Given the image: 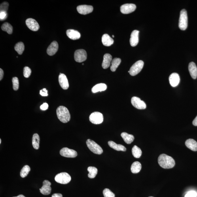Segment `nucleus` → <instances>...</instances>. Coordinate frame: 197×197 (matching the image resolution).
Masks as SVG:
<instances>
[{"label":"nucleus","mask_w":197,"mask_h":197,"mask_svg":"<svg viewBox=\"0 0 197 197\" xmlns=\"http://www.w3.org/2000/svg\"><path fill=\"white\" fill-rule=\"evenodd\" d=\"M158 162L160 166L164 169L172 168L175 165L173 158L164 154H160L158 158Z\"/></svg>","instance_id":"obj_1"},{"label":"nucleus","mask_w":197,"mask_h":197,"mask_svg":"<svg viewBox=\"0 0 197 197\" xmlns=\"http://www.w3.org/2000/svg\"><path fill=\"white\" fill-rule=\"evenodd\" d=\"M57 116L59 120L63 123H66L70 121L71 119V115L67 108L60 106L56 110Z\"/></svg>","instance_id":"obj_2"},{"label":"nucleus","mask_w":197,"mask_h":197,"mask_svg":"<svg viewBox=\"0 0 197 197\" xmlns=\"http://www.w3.org/2000/svg\"><path fill=\"white\" fill-rule=\"evenodd\" d=\"M179 26L182 30H185L188 26V16L187 11L185 9L181 10L179 20Z\"/></svg>","instance_id":"obj_3"},{"label":"nucleus","mask_w":197,"mask_h":197,"mask_svg":"<svg viewBox=\"0 0 197 197\" xmlns=\"http://www.w3.org/2000/svg\"><path fill=\"white\" fill-rule=\"evenodd\" d=\"M86 144L89 149L94 153L101 154L103 153V150L102 148L94 141L88 139L86 141Z\"/></svg>","instance_id":"obj_4"},{"label":"nucleus","mask_w":197,"mask_h":197,"mask_svg":"<svg viewBox=\"0 0 197 197\" xmlns=\"http://www.w3.org/2000/svg\"><path fill=\"white\" fill-rule=\"evenodd\" d=\"M71 179L70 176L66 172L59 173L55 177V180L57 183L63 184L68 183Z\"/></svg>","instance_id":"obj_5"},{"label":"nucleus","mask_w":197,"mask_h":197,"mask_svg":"<svg viewBox=\"0 0 197 197\" xmlns=\"http://www.w3.org/2000/svg\"><path fill=\"white\" fill-rule=\"evenodd\" d=\"M144 63L143 61L139 60L133 64L129 71V73L131 76H134L137 75L143 69Z\"/></svg>","instance_id":"obj_6"},{"label":"nucleus","mask_w":197,"mask_h":197,"mask_svg":"<svg viewBox=\"0 0 197 197\" xmlns=\"http://www.w3.org/2000/svg\"><path fill=\"white\" fill-rule=\"evenodd\" d=\"M89 120L93 124H100L103 121V116L101 113L98 112H95L91 114Z\"/></svg>","instance_id":"obj_7"},{"label":"nucleus","mask_w":197,"mask_h":197,"mask_svg":"<svg viewBox=\"0 0 197 197\" xmlns=\"http://www.w3.org/2000/svg\"><path fill=\"white\" fill-rule=\"evenodd\" d=\"M74 59L75 61L78 63H82L86 61L87 59L86 50L84 49L76 50L74 54Z\"/></svg>","instance_id":"obj_8"},{"label":"nucleus","mask_w":197,"mask_h":197,"mask_svg":"<svg viewBox=\"0 0 197 197\" xmlns=\"http://www.w3.org/2000/svg\"><path fill=\"white\" fill-rule=\"evenodd\" d=\"M131 103L135 108L139 110H144L146 109L147 105L144 101H141L139 97L134 96L131 99Z\"/></svg>","instance_id":"obj_9"},{"label":"nucleus","mask_w":197,"mask_h":197,"mask_svg":"<svg viewBox=\"0 0 197 197\" xmlns=\"http://www.w3.org/2000/svg\"><path fill=\"white\" fill-rule=\"evenodd\" d=\"M61 156L67 158H75L77 155V152L75 150L67 148H62L60 152Z\"/></svg>","instance_id":"obj_10"},{"label":"nucleus","mask_w":197,"mask_h":197,"mask_svg":"<svg viewBox=\"0 0 197 197\" xmlns=\"http://www.w3.org/2000/svg\"><path fill=\"white\" fill-rule=\"evenodd\" d=\"M136 6L133 4H125L122 5L120 8V12L124 14L131 13L136 9Z\"/></svg>","instance_id":"obj_11"},{"label":"nucleus","mask_w":197,"mask_h":197,"mask_svg":"<svg viewBox=\"0 0 197 197\" xmlns=\"http://www.w3.org/2000/svg\"><path fill=\"white\" fill-rule=\"evenodd\" d=\"M51 185V183L49 181L45 180L43 183V185L40 189V192L41 193L44 195H49L51 192L52 188L50 186Z\"/></svg>","instance_id":"obj_12"},{"label":"nucleus","mask_w":197,"mask_h":197,"mask_svg":"<svg viewBox=\"0 0 197 197\" xmlns=\"http://www.w3.org/2000/svg\"><path fill=\"white\" fill-rule=\"evenodd\" d=\"M26 24L27 27L33 31H37L40 29V26L35 19L28 18L26 21Z\"/></svg>","instance_id":"obj_13"},{"label":"nucleus","mask_w":197,"mask_h":197,"mask_svg":"<svg viewBox=\"0 0 197 197\" xmlns=\"http://www.w3.org/2000/svg\"><path fill=\"white\" fill-rule=\"evenodd\" d=\"M77 10L80 14L86 15L93 12V7L91 6L82 5L77 6Z\"/></svg>","instance_id":"obj_14"},{"label":"nucleus","mask_w":197,"mask_h":197,"mask_svg":"<svg viewBox=\"0 0 197 197\" xmlns=\"http://www.w3.org/2000/svg\"><path fill=\"white\" fill-rule=\"evenodd\" d=\"M59 81L61 87L63 89L67 90L69 87V84L67 76L64 74H60L59 77Z\"/></svg>","instance_id":"obj_15"},{"label":"nucleus","mask_w":197,"mask_h":197,"mask_svg":"<svg viewBox=\"0 0 197 197\" xmlns=\"http://www.w3.org/2000/svg\"><path fill=\"white\" fill-rule=\"evenodd\" d=\"M139 31L134 30L132 31L131 35L130 42L131 46L134 47L138 44L139 42Z\"/></svg>","instance_id":"obj_16"},{"label":"nucleus","mask_w":197,"mask_h":197,"mask_svg":"<svg viewBox=\"0 0 197 197\" xmlns=\"http://www.w3.org/2000/svg\"><path fill=\"white\" fill-rule=\"evenodd\" d=\"M169 81L171 85L173 87H176L178 85L180 82L179 74L176 73L171 74L169 77Z\"/></svg>","instance_id":"obj_17"},{"label":"nucleus","mask_w":197,"mask_h":197,"mask_svg":"<svg viewBox=\"0 0 197 197\" xmlns=\"http://www.w3.org/2000/svg\"><path fill=\"white\" fill-rule=\"evenodd\" d=\"M58 48L59 45L58 42L56 41H53L47 49L48 54L49 56L54 55L58 51Z\"/></svg>","instance_id":"obj_18"},{"label":"nucleus","mask_w":197,"mask_h":197,"mask_svg":"<svg viewBox=\"0 0 197 197\" xmlns=\"http://www.w3.org/2000/svg\"><path fill=\"white\" fill-rule=\"evenodd\" d=\"M66 33L67 36L71 40H78L81 37V35L79 32L75 30H68Z\"/></svg>","instance_id":"obj_19"},{"label":"nucleus","mask_w":197,"mask_h":197,"mask_svg":"<svg viewBox=\"0 0 197 197\" xmlns=\"http://www.w3.org/2000/svg\"><path fill=\"white\" fill-rule=\"evenodd\" d=\"M188 69L192 79H196L197 77V68L194 62H190L188 65Z\"/></svg>","instance_id":"obj_20"},{"label":"nucleus","mask_w":197,"mask_h":197,"mask_svg":"<svg viewBox=\"0 0 197 197\" xmlns=\"http://www.w3.org/2000/svg\"><path fill=\"white\" fill-rule=\"evenodd\" d=\"M112 61V57L110 54H106L103 57L102 67L104 69H107L110 67Z\"/></svg>","instance_id":"obj_21"},{"label":"nucleus","mask_w":197,"mask_h":197,"mask_svg":"<svg viewBox=\"0 0 197 197\" xmlns=\"http://www.w3.org/2000/svg\"><path fill=\"white\" fill-rule=\"evenodd\" d=\"M185 144L186 147L192 151H197V143L195 140L188 139L185 141Z\"/></svg>","instance_id":"obj_22"},{"label":"nucleus","mask_w":197,"mask_h":197,"mask_svg":"<svg viewBox=\"0 0 197 197\" xmlns=\"http://www.w3.org/2000/svg\"><path fill=\"white\" fill-rule=\"evenodd\" d=\"M108 144L111 148L117 151H122L125 152L126 151V149L124 146L120 144H117L113 141L108 142Z\"/></svg>","instance_id":"obj_23"},{"label":"nucleus","mask_w":197,"mask_h":197,"mask_svg":"<svg viewBox=\"0 0 197 197\" xmlns=\"http://www.w3.org/2000/svg\"><path fill=\"white\" fill-rule=\"evenodd\" d=\"M102 42L104 45L107 46H111L114 43V40L110 36L106 34L102 37Z\"/></svg>","instance_id":"obj_24"},{"label":"nucleus","mask_w":197,"mask_h":197,"mask_svg":"<svg viewBox=\"0 0 197 197\" xmlns=\"http://www.w3.org/2000/svg\"><path fill=\"white\" fill-rule=\"evenodd\" d=\"M107 86L104 83H99L96 85L92 89V92L95 93L98 92L103 91L107 89Z\"/></svg>","instance_id":"obj_25"},{"label":"nucleus","mask_w":197,"mask_h":197,"mask_svg":"<svg viewBox=\"0 0 197 197\" xmlns=\"http://www.w3.org/2000/svg\"><path fill=\"white\" fill-rule=\"evenodd\" d=\"M121 136L125 143L129 144L134 141V136L133 135L129 134L125 132H123L121 134Z\"/></svg>","instance_id":"obj_26"},{"label":"nucleus","mask_w":197,"mask_h":197,"mask_svg":"<svg viewBox=\"0 0 197 197\" xmlns=\"http://www.w3.org/2000/svg\"><path fill=\"white\" fill-rule=\"evenodd\" d=\"M142 166L140 163L138 162H135L133 163L131 167V171L133 173H138L140 171Z\"/></svg>","instance_id":"obj_27"},{"label":"nucleus","mask_w":197,"mask_h":197,"mask_svg":"<svg viewBox=\"0 0 197 197\" xmlns=\"http://www.w3.org/2000/svg\"><path fill=\"white\" fill-rule=\"evenodd\" d=\"M40 137L39 134L35 133L33 135L32 138V145L35 149L37 150L40 147Z\"/></svg>","instance_id":"obj_28"},{"label":"nucleus","mask_w":197,"mask_h":197,"mask_svg":"<svg viewBox=\"0 0 197 197\" xmlns=\"http://www.w3.org/2000/svg\"><path fill=\"white\" fill-rule=\"evenodd\" d=\"M121 62V60L120 58H114L111 61V65L110 67L111 70L112 72H115Z\"/></svg>","instance_id":"obj_29"},{"label":"nucleus","mask_w":197,"mask_h":197,"mask_svg":"<svg viewBox=\"0 0 197 197\" xmlns=\"http://www.w3.org/2000/svg\"><path fill=\"white\" fill-rule=\"evenodd\" d=\"M87 171H88V177L91 179L94 178L96 177L98 170L95 167H88Z\"/></svg>","instance_id":"obj_30"},{"label":"nucleus","mask_w":197,"mask_h":197,"mask_svg":"<svg viewBox=\"0 0 197 197\" xmlns=\"http://www.w3.org/2000/svg\"><path fill=\"white\" fill-rule=\"evenodd\" d=\"M2 29L4 31H6L8 34L11 35L13 31V27L9 23L5 22L2 25Z\"/></svg>","instance_id":"obj_31"},{"label":"nucleus","mask_w":197,"mask_h":197,"mask_svg":"<svg viewBox=\"0 0 197 197\" xmlns=\"http://www.w3.org/2000/svg\"><path fill=\"white\" fill-rule=\"evenodd\" d=\"M132 153L134 157L139 158L141 157L142 152L140 148L137 147V146L135 145L132 148Z\"/></svg>","instance_id":"obj_32"},{"label":"nucleus","mask_w":197,"mask_h":197,"mask_svg":"<svg viewBox=\"0 0 197 197\" xmlns=\"http://www.w3.org/2000/svg\"><path fill=\"white\" fill-rule=\"evenodd\" d=\"M15 49L17 52L18 54L21 55L24 52L25 49V46L22 42H19L17 43L14 47Z\"/></svg>","instance_id":"obj_33"},{"label":"nucleus","mask_w":197,"mask_h":197,"mask_svg":"<svg viewBox=\"0 0 197 197\" xmlns=\"http://www.w3.org/2000/svg\"><path fill=\"white\" fill-rule=\"evenodd\" d=\"M30 171V168L29 166H27V165L24 166L21 171V176L22 178L26 177Z\"/></svg>","instance_id":"obj_34"},{"label":"nucleus","mask_w":197,"mask_h":197,"mask_svg":"<svg viewBox=\"0 0 197 197\" xmlns=\"http://www.w3.org/2000/svg\"><path fill=\"white\" fill-rule=\"evenodd\" d=\"M12 82L13 90L15 91L18 90L19 88V82L18 78L17 77L12 78Z\"/></svg>","instance_id":"obj_35"},{"label":"nucleus","mask_w":197,"mask_h":197,"mask_svg":"<svg viewBox=\"0 0 197 197\" xmlns=\"http://www.w3.org/2000/svg\"><path fill=\"white\" fill-rule=\"evenodd\" d=\"M103 194L105 197H115V195L113 192L107 188H106L103 191Z\"/></svg>","instance_id":"obj_36"},{"label":"nucleus","mask_w":197,"mask_h":197,"mask_svg":"<svg viewBox=\"0 0 197 197\" xmlns=\"http://www.w3.org/2000/svg\"><path fill=\"white\" fill-rule=\"evenodd\" d=\"M31 69L28 67H25L24 69L23 74L25 77L28 78L31 75Z\"/></svg>","instance_id":"obj_37"},{"label":"nucleus","mask_w":197,"mask_h":197,"mask_svg":"<svg viewBox=\"0 0 197 197\" xmlns=\"http://www.w3.org/2000/svg\"><path fill=\"white\" fill-rule=\"evenodd\" d=\"M9 4L7 2H5L2 3L0 6V11L1 12H7Z\"/></svg>","instance_id":"obj_38"},{"label":"nucleus","mask_w":197,"mask_h":197,"mask_svg":"<svg viewBox=\"0 0 197 197\" xmlns=\"http://www.w3.org/2000/svg\"><path fill=\"white\" fill-rule=\"evenodd\" d=\"M197 194L196 192L195 191H190L188 192L186 194L185 197H196Z\"/></svg>","instance_id":"obj_39"},{"label":"nucleus","mask_w":197,"mask_h":197,"mask_svg":"<svg viewBox=\"0 0 197 197\" xmlns=\"http://www.w3.org/2000/svg\"><path fill=\"white\" fill-rule=\"evenodd\" d=\"M7 17V12H0V19L1 21L5 20Z\"/></svg>","instance_id":"obj_40"},{"label":"nucleus","mask_w":197,"mask_h":197,"mask_svg":"<svg viewBox=\"0 0 197 197\" xmlns=\"http://www.w3.org/2000/svg\"><path fill=\"white\" fill-rule=\"evenodd\" d=\"M49 105L48 103H44L43 104L40 106V109L42 110L45 111L47 110L48 109Z\"/></svg>","instance_id":"obj_41"},{"label":"nucleus","mask_w":197,"mask_h":197,"mask_svg":"<svg viewBox=\"0 0 197 197\" xmlns=\"http://www.w3.org/2000/svg\"><path fill=\"white\" fill-rule=\"evenodd\" d=\"M40 94L42 96H48V91H44L42 89L40 91Z\"/></svg>","instance_id":"obj_42"},{"label":"nucleus","mask_w":197,"mask_h":197,"mask_svg":"<svg viewBox=\"0 0 197 197\" xmlns=\"http://www.w3.org/2000/svg\"><path fill=\"white\" fill-rule=\"evenodd\" d=\"M4 75L3 71L1 68L0 69V80L2 79Z\"/></svg>","instance_id":"obj_43"},{"label":"nucleus","mask_w":197,"mask_h":197,"mask_svg":"<svg viewBox=\"0 0 197 197\" xmlns=\"http://www.w3.org/2000/svg\"><path fill=\"white\" fill-rule=\"evenodd\" d=\"M52 197H63V195L61 194H54L52 195Z\"/></svg>","instance_id":"obj_44"},{"label":"nucleus","mask_w":197,"mask_h":197,"mask_svg":"<svg viewBox=\"0 0 197 197\" xmlns=\"http://www.w3.org/2000/svg\"><path fill=\"white\" fill-rule=\"evenodd\" d=\"M193 124L195 126H197V115L196 117L195 118L192 122Z\"/></svg>","instance_id":"obj_45"},{"label":"nucleus","mask_w":197,"mask_h":197,"mask_svg":"<svg viewBox=\"0 0 197 197\" xmlns=\"http://www.w3.org/2000/svg\"><path fill=\"white\" fill-rule=\"evenodd\" d=\"M13 197H25L24 195H19L18 196H17Z\"/></svg>","instance_id":"obj_46"},{"label":"nucleus","mask_w":197,"mask_h":197,"mask_svg":"<svg viewBox=\"0 0 197 197\" xmlns=\"http://www.w3.org/2000/svg\"><path fill=\"white\" fill-rule=\"evenodd\" d=\"M1 139H0V143L1 144Z\"/></svg>","instance_id":"obj_47"},{"label":"nucleus","mask_w":197,"mask_h":197,"mask_svg":"<svg viewBox=\"0 0 197 197\" xmlns=\"http://www.w3.org/2000/svg\"><path fill=\"white\" fill-rule=\"evenodd\" d=\"M113 36V38H114V35H113V36Z\"/></svg>","instance_id":"obj_48"},{"label":"nucleus","mask_w":197,"mask_h":197,"mask_svg":"<svg viewBox=\"0 0 197 197\" xmlns=\"http://www.w3.org/2000/svg\"><path fill=\"white\" fill-rule=\"evenodd\" d=\"M82 65H84V63H82Z\"/></svg>","instance_id":"obj_49"},{"label":"nucleus","mask_w":197,"mask_h":197,"mask_svg":"<svg viewBox=\"0 0 197 197\" xmlns=\"http://www.w3.org/2000/svg\"><path fill=\"white\" fill-rule=\"evenodd\" d=\"M152 197V196H150V197Z\"/></svg>","instance_id":"obj_50"}]
</instances>
